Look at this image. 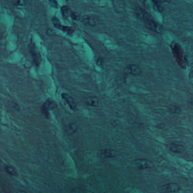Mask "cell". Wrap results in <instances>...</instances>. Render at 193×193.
<instances>
[{
    "label": "cell",
    "mask_w": 193,
    "mask_h": 193,
    "mask_svg": "<svg viewBox=\"0 0 193 193\" xmlns=\"http://www.w3.org/2000/svg\"><path fill=\"white\" fill-rule=\"evenodd\" d=\"M52 23H53L54 27H56V28L67 33V34H69V35H70L73 33L74 29L72 27H67V26L62 25L61 22L59 21V19L56 17H53L52 19Z\"/></svg>",
    "instance_id": "obj_1"
},
{
    "label": "cell",
    "mask_w": 193,
    "mask_h": 193,
    "mask_svg": "<svg viewBox=\"0 0 193 193\" xmlns=\"http://www.w3.org/2000/svg\"><path fill=\"white\" fill-rule=\"evenodd\" d=\"M30 50L34 63L36 65L39 66L41 61V57L39 50L33 44H31L30 46Z\"/></svg>",
    "instance_id": "obj_2"
},
{
    "label": "cell",
    "mask_w": 193,
    "mask_h": 193,
    "mask_svg": "<svg viewBox=\"0 0 193 193\" xmlns=\"http://www.w3.org/2000/svg\"><path fill=\"white\" fill-rule=\"evenodd\" d=\"M56 107V103L51 99H47L43 105L42 111L44 114L45 117L48 118L49 111L54 109Z\"/></svg>",
    "instance_id": "obj_3"
},
{
    "label": "cell",
    "mask_w": 193,
    "mask_h": 193,
    "mask_svg": "<svg viewBox=\"0 0 193 193\" xmlns=\"http://www.w3.org/2000/svg\"><path fill=\"white\" fill-rule=\"evenodd\" d=\"M180 189V186L177 184H168L160 188V191L163 193H174Z\"/></svg>",
    "instance_id": "obj_4"
},
{
    "label": "cell",
    "mask_w": 193,
    "mask_h": 193,
    "mask_svg": "<svg viewBox=\"0 0 193 193\" xmlns=\"http://www.w3.org/2000/svg\"><path fill=\"white\" fill-rule=\"evenodd\" d=\"M146 26L148 29L153 30V31L156 32L157 33H162L163 31V28L162 27L159 25L155 22H154L153 19H149L147 21H146Z\"/></svg>",
    "instance_id": "obj_5"
},
{
    "label": "cell",
    "mask_w": 193,
    "mask_h": 193,
    "mask_svg": "<svg viewBox=\"0 0 193 193\" xmlns=\"http://www.w3.org/2000/svg\"><path fill=\"white\" fill-rule=\"evenodd\" d=\"M62 98L65 100V101L69 105V107L72 109V111H76L77 110V105L75 100L72 98L70 95L66 93H63L61 95Z\"/></svg>",
    "instance_id": "obj_6"
},
{
    "label": "cell",
    "mask_w": 193,
    "mask_h": 193,
    "mask_svg": "<svg viewBox=\"0 0 193 193\" xmlns=\"http://www.w3.org/2000/svg\"><path fill=\"white\" fill-rule=\"evenodd\" d=\"M126 71L127 72L130 74L131 75L138 76L142 74V71L141 69L136 65H129L126 68Z\"/></svg>",
    "instance_id": "obj_7"
},
{
    "label": "cell",
    "mask_w": 193,
    "mask_h": 193,
    "mask_svg": "<svg viewBox=\"0 0 193 193\" xmlns=\"http://www.w3.org/2000/svg\"><path fill=\"white\" fill-rule=\"evenodd\" d=\"M84 103L87 106L95 107L99 104V99L95 96H87L84 99Z\"/></svg>",
    "instance_id": "obj_8"
},
{
    "label": "cell",
    "mask_w": 193,
    "mask_h": 193,
    "mask_svg": "<svg viewBox=\"0 0 193 193\" xmlns=\"http://www.w3.org/2000/svg\"><path fill=\"white\" fill-rule=\"evenodd\" d=\"M135 13H136V15L139 19H142L144 21L151 19L149 18L150 16L148 14L145 10H144L143 9L140 8V7H137V8L135 9Z\"/></svg>",
    "instance_id": "obj_9"
},
{
    "label": "cell",
    "mask_w": 193,
    "mask_h": 193,
    "mask_svg": "<svg viewBox=\"0 0 193 193\" xmlns=\"http://www.w3.org/2000/svg\"><path fill=\"white\" fill-rule=\"evenodd\" d=\"M135 163L140 169H146L150 166V162L146 159H138L135 160Z\"/></svg>",
    "instance_id": "obj_10"
},
{
    "label": "cell",
    "mask_w": 193,
    "mask_h": 193,
    "mask_svg": "<svg viewBox=\"0 0 193 193\" xmlns=\"http://www.w3.org/2000/svg\"><path fill=\"white\" fill-rule=\"evenodd\" d=\"M82 22L88 26H95L98 24V20L92 17H85L82 19Z\"/></svg>",
    "instance_id": "obj_11"
},
{
    "label": "cell",
    "mask_w": 193,
    "mask_h": 193,
    "mask_svg": "<svg viewBox=\"0 0 193 193\" xmlns=\"http://www.w3.org/2000/svg\"><path fill=\"white\" fill-rule=\"evenodd\" d=\"M170 150L175 153H181L184 151V147L178 144L172 143L170 146Z\"/></svg>",
    "instance_id": "obj_12"
},
{
    "label": "cell",
    "mask_w": 193,
    "mask_h": 193,
    "mask_svg": "<svg viewBox=\"0 0 193 193\" xmlns=\"http://www.w3.org/2000/svg\"><path fill=\"white\" fill-rule=\"evenodd\" d=\"M78 130V125L76 122H72L70 124L67 126V133L69 134H72Z\"/></svg>",
    "instance_id": "obj_13"
},
{
    "label": "cell",
    "mask_w": 193,
    "mask_h": 193,
    "mask_svg": "<svg viewBox=\"0 0 193 193\" xmlns=\"http://www.w3.org/2000/svg\"><path fill=\"white\" fill-rule=\"evenodd\" d=\"M115 152L114 150L111 149H105L101 152V155L104 158L112 157L115 155Z\"/></svg>",
    "instance_id": "obj_14"
},
{
    "label": "cell",
    "mask_w": 193,
    "mask_h": 193,
    "mask_svg": "<svg viewBox=\"0 0 193 193\" xmlns=\"http://www.w3.org/2000/svg\"><path fill=\"white\" fill-rule=\"evenodd\" d=\"M61 13L63 17L65 19H67L71 16L72 11L67 6H63L61 8Z\"/></svg>",
    "instance_id": "obj_15"
},
{
    "label": "cell",
    "mask_w": 193,
    "mask_h": 193,
    "mask_svg": "<svg viewBox=\"0 0 193 193\" xmlns=\"http://www.w3.org/2000/svg\"><path fill=\"white\" fill-rule=\"evenodd\" d=\"M5 171L10 175H13V176H16L18 175L17 172L15 171V169L13 168L12 166H9L7 165L5 166Z\"/></svg>",
    "instance_id": "obj_16"
},
{
    "label": "cell",
    "mask_w": 193,
    "mask_h": 193,
    "mask_svg": "<svg viewBox=\"0 0 193 193\" xmlns=\"http://www.w3.org/2000/svg\"><path fill=\"white\" fill-rule=\"evenodd\" d=\"M170 111L173 113H180L181 112V109L177 106H172L170 107Z\"/></svg>",
    "instance_id": "obj_17"
},
{
    "label": "cell",
    "mask_w": 193,
    "mask_h": 193,
    "mask_svg": "<svg viewBox=\"0 0 193 193\" xmlns=\"http://www.w3.org/2000/svg\"><path fill=\"white\" fill-rule=\"evenodd\" d=\"M70 17H71L72 19H74V20L78 21V20H79L80 18H81V15H80L79 14H77L76 13H75V12H72V11Z\"/></svg>",
    "instance_id": "obj_18"
},
{
    "label": "cell",
    "mask_w": 193,
    "mask_h": 193,
    "mask_svg": "<svg viewBox=\"0 0 193 193\" xmlns=\"http://www.w3.org/2000/svg\"><path fill=\"white\" fill-rule=\"evenodd\" d=\"M15 4L18 6H25L27 4L28 0H15Z\"/></svg>",
    "instance_id": "obj_19"
},
{
    "label": "cell",
    "mask_w": 193,
    "mask_h": 193,
    "mask_svg": "<svg viewBox=\"0 0 193 193\" xmlns=\"http://www.w3.org/2000/svg\"><path fill=\"white\" fill-rule=\"evenodd\" d=\"M49 4L53 8H58V3L56 1V0H49Z\"/></svg>",
    "instance_id": "obj_20"
},
{
    "label": "cell",
    "mask_w": 193,
    "mask_h": 193,
    "mask_svg": "<svg viewBox=\"0 0 193 193\" xmlns=\"http://www.w3.org/2000/svg\"><path fill=\"white\" fill-rule=\"evenodd\" d=\"M104 63V60L103 59V58H101V57H99L97 60V61H96V63H97V65H99V66H101Z\"/></svg>",
    "instance_id": "obj_21"
},
{
    "label": "cell",
    "mask_w": 193,
    "mask_h": 193,
    "mask_svg": "<svg viewBox=\"0 0 193 193\" xmlns=\"http://www.w3.org/2000/svg\"><path fill=\"white\" fill-rule=\"evenodd\" d=\"M162 2H170L172 0H160Z\"/></svg>",
    "instance_id": "obj_22"
},
{
    "label": "cell",
    "mask_w": 193,
    "mask_h": 193,
    "mask_svg": "<svg viewBox=\"0 0 193 193\" xmlns=\"http://www.w3.org/2000/svg\"><path fill=\"white\" fill-rule=\"evenodd\" d=\"M190 103H191V106H192V107L193 108V100Z\"/></svg>",
    "instance_id": "obj_23"
}]
</instances>
